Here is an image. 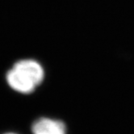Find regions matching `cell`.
Here are the masks:
<instances>
[{
	"label": "cell",
	"instance_id": "cell-1",
	"mask_svg": "<svg viewBox=\"0 0 134 134\" xmlns=\"http://www.w3.org/2000/svg\"><path fill=\"white\" fill-rule=\"evenodd\" d=\"M44 77L42 65L32 59L15 62L6 75L9 87L16 92L26 94L32 93L43 82Z\"/></svg>",
	"mask_w": 134,
	"mask_h": 134
},
{
	"label": "cell",
	"instance_id": "cell-3",
	"mask_svg": "<svg viewBox=\"0 0 134 134\" xmlns=\"http://www.w3.org/2000/svg\"><path fill=\"white\" fill-rule=\"evenodd\" d=\"M5 134H16V133H13V132H8V133H5Z\"/></svg>",
	"mask_w": 134,
	"mask_h": 134
},
{
	"label": "cell",
	"instance_id": "cell-2",
	"mask_svg": "<svg viewBox=\"0 0 134 134\" xmlns=\"http://www.w3.org/2000/svg\"><path fill=\"white\" fill-rule=\"evenodd\" d=\"M32 134H67L66 125L59 120L41 117L32 126Z\"/></svg>",
	"mask_w": 134,
	"mask_h": 134
}]
</instances>
